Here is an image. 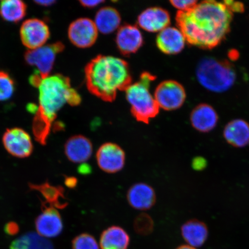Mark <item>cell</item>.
Returning <instances> with one entry per match:
<instances>
[{"instance_id":"cell-27","label":"cell","mask_w":249,"mask_h":249,"mask_svg":"<svg viewBox=\"0 0 249 249\" xmlns=\"http://www.w3.org/2000/svg\"><path fill=\"white\" fill-rule=\"evenodd\" d=\"M154 221L147 213H141L137 216L134 222V229L140 235H148L153 231Z\"/></svg>"},{"instance_id":"cell-8","label":"cell","mask_w":249,"mask_h":249,"mask_svg":"<svg viewBox=\"0 0 249 249\" xmlns=\"http://www.w3.org/2000/svg\"><path fill=\"white\" fill-rule=\"evenodd\" d=\"M50 36L51 32L48 25L39 18L25 20L20 27L21 41L29 51L45 45Z\"/></svg>"},{"instance_id":"cell-9","label":"cell","mask_w":249,"mask_h":249,"mask_svg":"<svg viewBox=\"0 0 249 249\" xmlns=\"http://www.w3.org/2000/svg\"><path fill=\"white\" fill-rule=\"evenodd\" d=\"M98 31L94 21L89 18H77L70 24L68 38L72 44L79 48H89L98 38Z\"/></svg>"},{"instance_id":"cell-11","label":"cell","mask_w":249,"mask_h":249,"mask_svg":"<svg viewBox=\"0 0 249 249\" xmlns=\"http://www.w3.org/2000/svg\"><path fill=\"white\" fill-rule=\"evenodd\" d=\"M2 142L6 150L15 157L27 158L33 153V144L29 134L18 127L6 130Z\"/></svg>"},{"instance_id":"cell-33","label":"cell","mask_w":249,"mask_h":249,"mask_svg":"<svg viewBox=\"0 0 249 249\" xmlns=\"http://www.w3.org/2000/svg\"><path fill=\"white\" fill-rule=\"evenodd\" d=\"M193 166L196 170H202L206 166V161L204 160V158H196L193 161Z\"/></svg>"},{"instance_id":"cell-21","label":"cell","mask_w":249,"mask_h":249,"mask_svg":"<svg viewBox=\"0 0 249 249\" xmlns=\"http://www.w3.org/2000/svg\"><path fill=\"white\" fill-rule=\"evenodd\" d=\"M98 32L113 33L120 27L121 18L119 12L113 7H103L96 13L93 20Z\"/></svg>"},{"instance_id":"cell-34","label":"cell","mask_w":249,"mask_h":249,"mask_svg":"<svg viewBox=\"0 0 249 249\" xmlns=\"http://www.w3.org/2000/svg\"><path fill=\"white\" fill-rule=\"evenodd\" d=\"M65 183L68 188H74L77 183V180L72 177H66L65 179Z\"/></svg>"},{"instance_id":"cell-16","label":"cell","mask_w":249,"mask_h":249,"mask_svg":"<svg viewBox=\"0 0 249 249\" xmlns=\"http://www.w3.org/2000/svg\"><path fill=\"white\" fill-rule=\"evenodd\" d=\"M186 39L181 31L174 27H167L158 34L157 45L163 53L174 55L184 49Z\"/></svg>"},{"instance_id":"cell-2","label":"cell","mask_w":249,"mask_h":249,"mask_svg":"<svg viewBox=\"0 0 249 249\" xmlns=\"http://www.w3.org/2000/svg\"><path fill=\"white\" fill-rule=\"evenodd\" d=\"M87 89L106 102H113L118 91H125L132 84L129 65L123 59L99 55L85 68Z\"/></svg>"},{"instance_id":"cell-6","label":"cell","mask_w":249,"mask_h":249,"mask_svg":"<svg viewBox=\"0 0 249 249\" xmlns=\"http://www.w3.org/2000/svg\"><path fill=\"white\" fill-rule=\"evenodd\" d=\"M64 45L60 42L44 45L34 50H28L24 54V60L28 65L35 67V73L41 80L50 76L53 68L56 57L64 51Z\"/></svg>"},{"instance_id":"cell-20","label":"cell","mask_w":249,"mask_h":249,"mask_svg":"<svg viewBox=\"0 0 249 249\" xmlns=\"http://www.w3.org/2000/svg\"><path fill=\"white\" fill-rule=\"evenodd\" d=\"M224 137L233 147H244L249 142V124L242 120H233L226 126Z\"/></svg>"},{"instance_id":"cell-19","label":"cell","mask_w":249,"mask_h":249,"mask_svg":"<svg viewBox=\"0 0 249 249\" xmlns=\"http://www.w3.org/2000/svg\"><path fill=\"white\" fill-rule=\"evenodd\" d=\"M130 237L125 230L119 226H111L102 233L99 241L101 249H127Z\"/></svg>"},{"instance_id":"cell-32","label":"cell","mask_w":249,"mask_h":249,"mask_svg":"<svg viewBox=\"0 0 249 249\" xmlns=\"http://www.w3.org/2000/svg\"><path fill=\"white\" fill-rule=\"evenodd\" d=\"M104 1H101V0H89V1H80V4L83 7L89 8H93L97 7L99 4H102L104 2Z\"/></svg>"},{"instance_id":"cell-7","label":"cell","mask_w":249,"mask_h":249,"mask_svg":"<svg viewBox=\"0 0 249 249\" xmlns=\"http://www.w3.org/2000/svg\"><path fill=\"white\" fill-rule=\"evenodd\" d=\"M154 95L158 107L166 111L175 110L181 107L186 97L184 87L175 80L160 83Z\"/></svg>"},{"instance_id":"cell-25","label":"cell","mask_w":249,"mask_h":249,"mask_svg":"<svg viewBox=\"0 0 249 249\" xmlns=\"http://www.w3.org/2000/svg\"><path fill=\"white\" fill-rule=\"evenodd\" d=\"M27 5L20 0H4L0 2V16L9 22L22 20L27 13Z\"/></svg>"},{"instance_id":"cell-3","label":"cell","mask_w":249,"mask_h":249,"mask_svg":"<svg viewBox=\"0 0 249 249\" xmlns=\"http://www.w3.org/2000/svg\"><path fill=\"white\" fill-rule=\"evenodd\" d=\"M38 89L39 105L34 118L51 125L65 104L76 107L82 101L79 93L71 87L69 78L63 74H56L45 78Z\"/></svg>"},{"instance_id":"cell-18","label":"cell","mask_w":249,"mask_h":249,"mask_svg":"<svg viewBox=\"0 0 249 249\" xmlns=\"http://www.w3.org/2000/svg\"><path fill=\"white\" fill-rule=\"evenodd\" d=\"M218 116L210 105L202 104L196 107L191 114V122L196 130L208 132L216 126Z\"/></svg>"},{"instance_id":"cell-35","label":"cell","mask_w":249,"mask_h":249,"mask_svg":"<svg viewBox=\"0 0 249 249\" xmlns=\"http://www.w3.org/2000/svg\"><path fill=\"white\" fill-rule=\"evenodd\" d=\"M34 2L37 5L43 6V7H49V6H51L55 3V1L53 0H51V1H48H48H35Z\"/></svg>"},{"instance_id":"cell-30","label":"cell","mask_w":249,"mask_h":249,"mask_svg":"<svg viewBox=\"0 0 249 249\" xmlns=\"http://www.w3.org/2000/svg\"><path fill=\"white\" fill-rule=\"evenodd\" d=\"M223 2L232 13L233 12H242L244 11V5L241 2L227 0V1H224Z\"/></svg>"},{"instance_id":"cell-29","label":"cell","mask_w":249,"mask_h":249,"mask_svg":"<svg viewBox=\"0 0 249 249\" xmlns=\"http://www.w3.org/2000/svg\"><path fill=\"white\" fill-rule=\"evenodd\" d=\"M170 3L178 11L186 12L191 10L198 4L196 0H180V1H170Z\"/></svg>"},{"instance_id":"cell-4","label":"cell","mask_w":249,"mask_h":249,"mask_svg":"<svg viewBox=\"0 0 249 249\" xmlns=\"http://www.w3.org/2000/svg\"><path fill=\"white\" fill-rule=\"evenodd\" d=\"M155 79L151 74L143 73L138 82L132 83L124 91L131 113L139 122L148 124L160 112L154 95L150 91L151 83Z\"/></svg>"},{"instance_id":"cell-24","label":"cell","mask_w":249,"mask_h":249,"mask_svg":"<svg viewBox=\"0 0 249 249\" xmlns=\"http://www.w3.org/2000/svg\"><path fill=\"white\" fill-rule=\"evenodd\" d=\"M10 249H54L48 239L38 233L29 232L16 239L11 243Z\"/></svg>"},{"instance_id":"cell-12","label":"cell","mask_w":249,"mask_h":249,"mask_svg":"<svg viewBox=\"0 0 249 249\" xmlns=\"http://www.w3.org/2000/svg\"><path fill=\"white\" fill-rule=\"evenodd\" d=\"M42 208L43 213L36 220L37 233L45 238H55L60 235L63 230V223L58 211L43 203Z\"/></svg>"},{"instance_id":"cell-17","label":"cell","mask_w":249,"mask_h":249,"mask_svg":"<svg viewBox=\"0 0 249 249\" xmlns=\"http://www.w3.org/2000/svg\"><path fill=\"white\" fill-rule=\"evenodd\" d=\"M126 197L130 206L140 211L150 209L155 204L157 198L154 189L150 185L142 182L130 187Z\"/></svg>"},{"instance_id":"cell-15","label":"cell","mask_w":249,"mask_h":249,"mask_svg":"<svg viewBox=\"0 0 249 249\" xmlns=\"http://www.w3.org/2000/svg\"><path fill=\"white\" fill-rule=\"evenodd\" d=\"M65 154L68 160L74 163L86 162L93 152L92 142L83 135L71 136L65 144Z\"/></svg>"},{"instance_id":"cell-13","label":"cell","mask_w":249,"mask_h":249,"mask_svg":"<svg viewBox=\"0 0 249 249\" xmlns=\"http://www.w3.org/2000/svg\"><path fill=\"white\" fill-rule=\"evenodd\" d=\"M139 26L149 33H160L170 26V16L166 9L151 7L145 9L139 16Z\"/></svg>"},{"instance_id":"cell-5","label":"cell","mask_w":249,"mask_h":249,"mask_svg":"<svg viewBox=\"0 0 249 249\" xmlns=\"http://www.w3.org/2000/svg\"><path fill=\"white\" fill-rule=\"evenodd\" d=\"M196 75L199 83L215 92L227 91L236 80L234 68L229 61L205 58L198 65Z\"/></svg>"},{"instance_id":"cell-23","label":"cell","mask_w":249,"mask_h":249,"mask_svg":"<svg viewBox=\"0 0 249 249\" xmlns=\"http://www.w3.org/2000/svg\"><path fill=\"white\" fill-rule=\"evenodd\" d=\"M182 236L188 245L197 249L204 244L208 236L207 227L200 221H188L182 226Z\"/></svg>"},{"instance_id":"cell-26","label":"cell","mask_w":249,"mask_h":249,"mask_svg":"<svg viewBox=\"0 0 249 249\" xmlns=\"http://www.w3.org/2000/svg\"><path fill=\"white\" fill-rule=\"evenodd\" d=\"M15 83L9 74L0 71V102L8 101L15 92Z\"/></svg>"},{"instance_id":"cell-31","label":"cell","mask_w":249,"mask_h":249,"mask_svg":"<svg viewBox=\"0 0 249 249\" xmlns=\"http://www.w3.org/2000/svg\"><path fill=\"white\" fill-rule=\"evenodd\" d=\"M4 230L6 233L9 235L13 236L19 231V226L18 224L14 222H10L7 224L4 227Z\"/></svg>"},{"instance_id":"cell-1","label":"cell","mask_w":249,"mask_h":249,"mask_svg":"<svg viewBox=\"0 0 249 249\" xmlns=\"http://www.w3.org/2000/svg\"><path fill=\"white\" fill-rule=\"evenodd\" d=\"M232 17V12L223 2L207 0L198 3L191 10L177 12L176 21L190 45L211 49L226 38Z\"/></svg>"},{"instance_id":"cell-36","label":"cell","mask_w":249,"mask_h":249,"mask_svg":"<svg viewBox=\"0 0 249 249\" xmlns=\"http://www.w3.org/2000/svg\"><path fill=\"white\" fill-rule=\"evenodd\" d=\"M176 249H197L195 248L191 247L189 245H182L180 246V247L177 248Z\"/></svg>"},{"instance_id":"cell-22","label":"cell","mask_w":249,"mask_h":249,"mask_svg":"<svg viewBox=\"0 0 249 249\" xmlns=\"http://www.w3.org/2000/svg\"><path fill=\"white\" fill-rule=\"evenodd\" d=\"M29 188L33 191H38L45 199L46 204H49V207L59 209H63L67 206V202H65L64 189L61 186H53L46 181L42 184L29 183Z\"/></svg>"},{"instance_id":"cell-14","label":"cell","mask_w":249,"mask_h":249,"mask_svg":"<svg viewBox=\"0 0 249 249\" xmlns=\"http://www.w3.org/2000/svg\"><path fill=\"white\" fill-rule=\"evenodd\" d=\"M117 48L124 55L135 53L143 44V36L139 27L125 24L117 30Z\"/></svg>"},{"instance_id":"cell-10","label":"cell","mask_w":249,"mask_h":249,"mask_svg":"<svg viewBox=\"0 0 249 249\" xmlns=\"http://www.w3.org/2000/svg\"><path fill=\"white\" fill-rule=\"evenodd\" d=\"M98 166L105 172L114 174L122 170L125 163V153L123 149L113 142H106L96 154Z\"/></svg>"},{"instance_id":"cell-28","label":"cell","mask_w":249,"mask_h":249,"mask_svg":"<svg viewBox=\"0 0 249 249\" xmlns=\"http://www.w3.org/2000/svg\"><path fill=\"white\" fill-rule=\"evenodd\" d=\"M71 246L72 249H99L95 238L87 233L76 236L71 243Z\"/></svg>"}]
</instances>
